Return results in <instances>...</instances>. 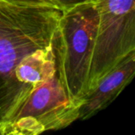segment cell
Listing matches in <instances>:
<instances>
[{
	"label": "cell",
	"mask_w": 135,
	"mask_h": 135,
	"mask_svg": "<svg viewBox=\"0 0 135 135\" xmlns=\"http://www.w3.org/2000/svg\"><path fill=\"white\" fill-rule=\"evenodd\" d=\"M62 11L54 7L0 0V118L31 87L15 78L21 59L39 48L53 47Z\"/></svg>",
	"instance_id": "1"
},
{
	"label": "cell",
	"mask_w": 135,
	"mask_h": 135,
	"mask_svg": "<svg viewBox=\"0 0 135 135\" xmlns=\"http://www.w3.org/2000/svg\"><path fill=\"white\" fill-rule=\"evenodd\" d=\"M97 25L93 0L62 12L55 39L57 76L69 97L80 106L88 91Z\"/></svg>",
	"instance_id": "2"
},
{
	"label": "cell",
	"mask_w": 135,
	"mask_h": 135,
	"mask_svg": "<svg viewBox=\"0 0 135 135\" xmlns=\"http://www.w3.org/2000/svg\"><path fill=\"white\" fill-rule=\"evenodd\" d=\"M80 104L72 100L57 74L32 85L2 119V135H36L67 127L79 119Z\"/></svg>",
	"instance_id": "3"
},
{
	"label": "cell",
	"mask_w": 135,
	"mask_h": 135,
	"mask_svg": "<svg viewBox=\"0 0 135 135\" xmlns=\"http://www.w3.org/2000/svg\"><path fill=\"white\" fill-rule=\"evenodd\" d=\"M96 4L98 25L88 91L135 51L134 0H96Z\"/></svg>",
	"instance_id": "4"
},
{
	"label": "cell",
	"mask_w": 135,
	"mask_h": 135,
	"mask_svg": "<svg viewBox=\"0 0 135 135\" xmlns=\"http://www.w3.org/2000/svg\"><path fill=\"white\" fill-rule=\"evenodd\" d=\"M135 74V51L108 71L81 99L79 120H85L108 106L132 81Z\"/></svg>",
	"instance_id": "5"
},
{
	"label": "cell",
	"mask_w": 135,
	"mask_h": 135,
	"mask_svg": "<svg viewBox=\"0 0 135 135\" xmlns=\"http://www.w3.org/2000/svg\"><path fill=\"white\" fill-rule=\"evenodd\" d=\"M55 74L56 57L54 46L39 48L25 55L14 70L16 79L27 86L44 82Z\"/></svg>",
	"instance_id": "6"
},
{
	"label": "cell",
	"mask_w": 135,
	"mask_h": 135,
	"mask_svg": "<svg viewBox=\"0 0 135 135\" xmlns=\"http://www.w3.org/2000/svg\"><path fill=\"white\" fill-rule=\"evenodd\" d=\"M55 7L62 12L69 9L74 6H76L78 5L90 2L93 0H51Z\"/></svg>",
	"instance_id": "7"
},
{
	"label": "cell",
	"mask_w": 135,
	"mask_h": 135,
	"mask_svg": "<svg viewBox=\"0 0 135 135\" xmlns=\"http://www.w3.org/2000/svg\"><path fill=\"white\" fill-rule=\"evenodd\" d=\"M13 2H22V3H30V4H39V5H46L49 6L51 7H55L53 3L51 2V0H9ZM56 9V8H55Z\"/></svg>",
	"instance_id": "8"
},
{
	"label": "cell",
	"mask_w": 135,
	"mask_h": 135,
	"mask_svg": "<svg viewBox=\"0 0 135 135\" xmlns=\"http://www.w3.org/2000/svg\"><path fill=\"white\" fill-rule=\"evenodd\" d=\"M0 135H2V123L1 122V118H0Z\"/></svg>",
	"instance_id": "9"
}]
</instances>
